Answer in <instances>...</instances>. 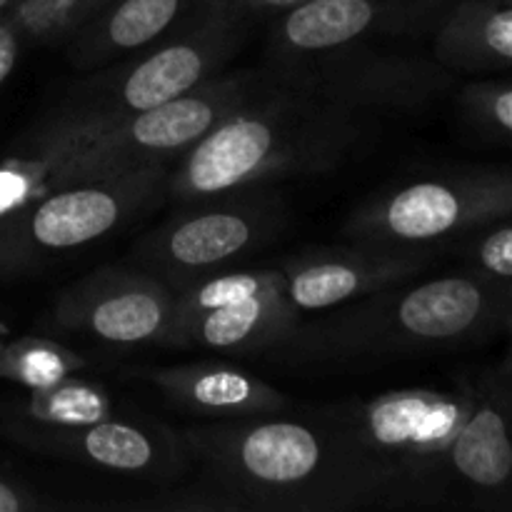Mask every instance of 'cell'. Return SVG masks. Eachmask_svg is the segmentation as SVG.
I'll return each mask as SVG.
<instances>
[{"label":"cell","instance_id":"obj_1","mask_svg":"<svg viewBox=\"0 0 512 512\" xmlns=\"http://www.w3.org/2000/svg\"><path fill=\"white\" fill-rule=\"evenodd\" d=\"M350 108L293 68L258 73L243 103L225 115L165 175V195L193 203L240 188L333 170L363 133Z\"/></svg>","mask_w":512,"mask_h":512},{"label":"cell","instance_id":"obj_2","mask_svg":"<svg viewBox=\"0 0 512 512\" xmlns=\"http://www.w3.org/2000/svg\"><path fill=\"white\" fill-rule=\"evenodd\" d=\"M183 445L235 510L328 512L378 503L330 415L270 413L185 430Z\"/></svg>","mask_w":512,"mask_h":512},{"label":"cell","instance_id":"obj_3","mask_svg":"<svg viewBox=\"0 0 512 512\" xmlns=\"http://www.w3.org/2000/svg\"><path fill=\"white\" fill-rule=\"evenodd\" d=\"M245 33L248 23L225 3L183 33L93 70V75L75 83L25 135V158H38L65 140L158 108L198 88L223 73Z\"/></svg>","mask_w":512,"mask_h":512},{"label":"cell","instance_id":"obj_4","mask_svg":"<svg viewBox=\"0 0 512 512\" xmlns=\"http://www.w3.org/2000/svg\"><path fill=\"white\" fill-rule=\"evenodd\" d=\"M385 288L363 305L315 325L278 348L323 358L378 353H425L473 343L508 325L510 293L475 273L420 280L403 290Z\"/></svg>","mask_w":512,"mask_h":512},{"label":"cell","instance_id":"obj_5","mask_svg":"<svg viewBox=\"0 0 512 512\" xmlns=\"http://www.w3.org/2000/svg\"><path fill=\"white\" fill-rule=\"evenodd\" d=\"M478 390L400 388L328 413L375 485L378 503L433 498L448 485V450Z\"/></svg>","mask_w":512,"mask_h":512},{"label":"cell","instance_id":"obj_6","mask_svg":"<svg viewBox=\"0 0 512 512\" xmlns=\"http://www.w3.org/2000/svg\"><path fill=\"white\" fill-rule=\"evenodd\" d=\"M258 83V73H218L198 88L105 128L70 138L38 155L50 168V188L178 163L203 135L233 113Z\"/></svg>","mask_w":512,"mask_h":512},{"label":"cell","instance_id":"obj_7","mask_svg":"<svg viewBox=\"0 0 512 512\" xmlns=\"http://www.w3.org/2000/svg\"><path fill=\"white\" fill-rule=\"evenodd\" d=\"M168 168L85 178L38 193L0 218V278L30 273L35 265L105 238L165 193Z\"/></svg>","mask_w":512,"mask_h":512},{"label":"cell","instance_id":"obj_8","mask_svg":"<svg viewBox=\"0 0 512 512\" xmlns=\"http://www.w3.org/2000/svg\"><path fill=\"white\" fill-rule=\"evenodd\" d=\"M512 213V180L505 170L473 168L400 185L370 200L350 218L348 233L365 245L428 250Z\"/></svg>","mask_w":512,"mask_h":512},{"label":"cell","instance_id":"obj_9","mask_svg":"<svg viewBox=\"0 0 512 512\" xmlns=\"http://www.w3.org/2000/svg\"><path fill=\"white\" fill-rule=\"evenodd\" d=\"M298 320L283 270H218L175 290L173 325L163 345L265 353L288 340Z\"/></svg>","mask_w":512,"mask_h":512},{"label":"cell","instance_id":"obj_10","mask_svg":"<svg viewBox=\"0 0 512 512\" xmlns=\"http://www.w3.org/2000/svg\"><path fill=\"white\" fill-rule=\"evenodd\" d=\"M193 203L200 205L165 220L135 250L140 268L173 290L253 253L278 235L285 220L283 205L258 193V185Z\"/></svg>","mask_w":512,"mask_h":512},{"label":"cell","instance_id":"obj_11","mask_svg":"<svg viewBox=\"0 0 512 512\" xmlns=\"http://www.w3.org/2000/svg\"><path fill=\"white\" fill-rule=\"evenodd\" d=\"M448 0H305L278 15L270 30L273 65H298L353 50L378 35L438 25Z\"/></svg>","mask_w":512,"mask_h":512},{"label":"cell","instance_id":"obj_12","mask_svg":"<svg viewBox=\"0 0 512 512\" xmlns=\"http://www.w3.org/2000/svg\"><path fill=\"white\" fill-rule=\"evenodd\" d=\"M175 315V290L143 268H103L63 290L58 328L110 345L163 343Z\"/></svg>","mask_w":512,"mask_h":512},{"label":"cell","instance_id":"obj_13","mask_svg":"<svg viewBox=\"0 0 512 512\" xmlns=\"http://www.w3.org/2000/svg\"><path fill=\"white\" fill-rule=\"evenodd\" d=\"M428 260L430 250L365 243L350 250H320L285 263V293L298 313H320L405 283Z\"/></svg>","mask_w":512,"mask_h":512},{"label":"cell","instance_id":"obj_14","mask_svg":"<svg viewBox=\"0 0 512 512\" xmlns=\"http://www.w3.org/2000/svg\"><path fill=\"white\" fill-rule=\"evenodd\" d=\"M280 68L298 70L330 98L358 110L410 108L430 100L448 83V70L435 60L368 53L365 48Z\"/></svg>","mask_w":512,"mask_h":512},{"label":"cell","instance_id":"obj_15","mask_svg":"<svg viewBox=\"0 0 512 512\" xmlns=\"http://www.w3.org/2000/svg\"><path fill=\"white\" fill-rule=\"evenodd\" d=\"M228 0H108L63 40L78 70H98L200 23Z\"/></svg>","mask_w":512,"mask_h":512},{"label":"cell","instance_id":"obj_16","mask_svg":"<svg viewBox=\"0 0 512 512\" xmlns=\"http://www.w3.org/2000/svg\"><path fill=\"white\" fill-rule=\"evenodd\" d=\"M13 435L28 448L118 475H170L178 453L168 430L130 418H105L83 428H35L18 423Z\"/></svg>","mask_w":512,"mask_h":512},{"label":"cell","instance_id":"obj_17","mask_svg":"<svg viewBox=\"0 0 512 512\" xmlns=\"http://www.w3.org/2000/svg\"><path fill=\"white\" fill-rule=\"evenodd\" d=\"M170 405L185 415L213 420H238L288 410L290 400L253 373L220 363L178 365L145 373Z\"/></svg>","mask_w":512,"mask_h":512},{"label":"cell","instance_id":"obj_18","mask_svg":"<svg viewBox=\"0 0 512 512\" xmlns=\"http://www.w3.org/2000/svg\"><path fill=\"white\" fill-rule=\"evenodd\" d=\"M433 60L448 73H495L512 60L510 0H458L435 25Z\"/></svg>","mask_w":512,"mask_h":512},{"label":"cell","instance_id":"obj_19","mask_svg":"<svg viewBox=\"0 0 512 512\" xmlns=\"http://www.w3.org/2000/svg\"><path fill=\"white\" fill-rule=\"evenodd\" d=\"M512 478V443L508 425V398L503 390L475 395L448 450V483L468 490L503 495Z\"/></svg>","mask_w":512,"mask_h":512},{"label":"cell","instance_id":"obj_20","mask_svg":"<svg viewBox=\"0 0 512 512\" xmlns=\"http://www.w3.org/2000/svg\"><path fill=\"white\" fill-rule=\"evenodd\" d=\"M118 415L105 390L83 380L68 378L45 390H33L20 405L18 423L35 428H83Z\"/></svg>","mask_w":512,"mask_h":512},{"label":"cell","instance_id":"obj_21","mask_svg":"<svg viewBox=\"0 0 512 512\" xmlns=\"http://www.w3.org/2000/svg\"><path fill=\"white\" fill-rule=\"evenodd\" d=\"M85 360L73 350L43 338H23L0 350V378L28 390H45L73 378Z\"/></svg>","mask_w":512,"mask_h":512},{"label":"cell","instance_id":"obj_22","mask_svg":"<svg viewBox=\"0 0 512 512\" xmlns=\"http://www.w3.org/2000/svg\"><path fill=\"white\" fill-rule=\"evenodd\" d=\"M88 0H20L8 15L23 43H63L83 18Z\"/></svg>","mask_w":512,"mask_h":512},{"label":"cell","instance_id":"obj_23","mask_svg":"<svg viewBox=\"0 0 512 512\" xmlns=\"http://www.w3.org/2000/svg\"><path fill=\"white\" fill-rule=\"evenodd\" d=\"M468 238V255L473 260L470 273L480 275L493 283L495 288L508 290L512 283V225L510 215L495 218L480 228L465 233Z\"/></svg>","mask_w":512,"mask_h":512},{"label":"cell","instance_id":"obj_24","mask_svg":"<svg viewBox=\"0 0 512 512\" xmlns=\"http://www.w3.org/2000/svg\"><path fill=\"white\" fill-rule=\"evenodd\" d=\"M463 105L483 133L503 140L512 135V88L508 80L470 85L463 95Z\"/></svg>","mask_w":512,"mask_h":512},{"label":"cell","instance_id":"obj_25","mask_svg":"<svg viewBox=\"0 0 512 512\" xmlns=\"http://www.w3.org/2000/svg\"><path fill=\"white\" fill-rule=\"evenodd\" d=\"M300 3H305V0H228L230 10L248 25L255 20L278 18Z\"/></svg>","mask_w":512,"mask_h":512},{"label":"cell","instance_id":"obj_26","mask_svg":"<svg viewBox=\"0 0 512 512\" xmlns=\"http://www.w3.org/2000/svg\"><path fill=\"white\" fill-rule=\"evenodd\" d=\"M20 45H23V38H20L13 20L8 15L0 18V85L13 75L15 65H18Z\"/></svg>","mask_w":512,"mask_h":512},{"label":"cell","instance_id":"obj_27","mask_svg":"<svg viewBox=\"0 0 512 512\" xmlns=\"http://www.w3.org/2000/svg\"><path fill=\"white\" fill-rule=\"evenodd\" d=\"M35 508H38V503L25 490L15 488L0 478V512H25Z\"/></svg>","mask_w":512,"mask_h":512},{"label":"cell","instance_id":"obj_28","mask_svg":"<svg viewBox=\"0 0 512 512\" xmlns=\"http://www.w3.org/2000/svg\"><path fill=\"white\" fill-rule=\"evenodd\" d=\"M105 3H108V0H88V3H85V8H83V18H80L78 28H80V25L85 23V20H88V18H93V15L98 13V10L103 8Z\"/></svg>","mask_w":512,"mask_h":512},{"label":"cell","instance_id":"obj_29","mask_svg":"<svg viewBox=\"0 0 512 512\" xmlns=\"http://www.w3.org/2000/svg\"><path fill=\"white\" fill-rule=\"evenodd\" d=\"M18 3H20V0H0V18H5V15L13 13V8Z\"/></svg>","mask_w":512,"mask_h":512}]
</instances>
